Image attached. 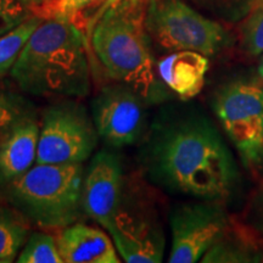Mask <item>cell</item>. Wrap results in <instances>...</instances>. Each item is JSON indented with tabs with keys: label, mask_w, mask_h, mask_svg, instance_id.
I'll return each instance as SVG.
<instances>
[{
	"label": "cell",
	"mask_w": 263,
	"mask_h": 263,
	"mask_svg": "<svg viewBox=\"0 0 263 263\" xmlns=\"http://www.w3.org/2000/svg\"><path fill=\"white\" fill-rule=\"evenodd\" d=\"M118 2H121V0H106V2L104 3L103 5L100 6V8H99V10L97 12H95V15L93 16V17H91V20H90V22H89V34H90V31H91V28H93V26H94V24L95 22H97V20L100 17V15L103 14V12L105 11V10H106L107 8H110L111 5H114V4H116V3H118Z\"/></svg>",
	"instance_id": "d4e9b609"
},
{
	"label": "cell",
	"mask_w": 263,
	"mask_h": 263,
	"mask_svg": "<svg viewBox=\"0 0 263 263\" xmlns=\"http://www.w3.org/2000/svg\"><path fill=\"white\" fill-rule=\"evenodd\" d=\"M64 263L121 262L115 242L104 230L74 222L60 229L57 236Z\"/></svg>",
	"instance_id": "7c38bea8"
},
{
	"label": "cell",
	"mask_w": 263,
	"mask_h": 263,
	"mask_svg": "<svg viewBox=\"0 0 263 263\" xmlns=\"http://www.w3.org/2000/svg\"><path fill=\"white\" fill-rule=\"evenodd\" d=\"M31 222L16 207L0 205V263H11L29 236Z\"/></svg>",
	"instance_id": "9a60e30c"
},
{
	"label": "cell",
	"mask_w": 263,
	"mask_h": 263,
	"mask_svg": "<svg viewBox=\"0 0 263 263\" xmlns=\"http://www.w3.org/2000/svg\"><path fill=\"white\" fill-rule=\"evenodd\" d=\"M213 110L223 129L256 174H263V87L251 82H232L217 91Z\"/></svg>",
	"instance_id": "8992f818"
},
{
	"label": "cell",
	"mask_w": 263,
	"mask_h": 263,
	"mask_svg": "<svg viewBox=\"0 0 263 263\" xmlns=\"http://www.w3.org/2000/svg\"><path fill=\"white\" fill-rule=\"evenodd\" d=\"M203 263H232V262H257V249L251 240L240 235L233 236L230 229L221 240L216 242L202 256Z\"/></svg>",
	"instance_id": "2e32d148"
},
{
	"label": "cell",
	"mask_w": 263,
	"mask_h": 263,
	"mask_svg": "<svg viewBox=\"0 0 263 263\" xmlns=\"http://www.w3.org/2000/svg\"><path fill=\"white\" fill-rule=\"evenodd\" d=\"M33 16L22 0H0V37Z\"/></svg>",
	"instance_id": "7402d4cb"
},
{
	"label": "cell",
	"mask_w": 263,
	"mask_h": 263,
	"mask_svg": "<svg viewBox=\"0 0 263 263\" xmlns=\"http://www.w3.org/2000/svg\"><path fill=\"white\" fill-rule=\"evenodd\" d=\"M32 115L31 105L24 97L0 88V138Z\"/></svg>",
	"instance_id": "d6986e66"
},
{
	"label": "cell",
	"mask_w": 263,
	"mask_h": 263,
	"mask_svg": "<svg viewBox=\"0 0 263 263\" xmlns=\"http://www.w3.org/2000/svg\"><path fill=\"white\" fill-rule=\"evenodd\" d=\"M107 233L118 255L127 263H160L164 251V235L159 222L145 210L124 205L123 199Z\"/></svg>",
	"instance_id": "30bf717a"
},
{
	"label": "cell",
	"mask_w": 263,
	"mask_h": 263,
	"mask_svg": "<svg viewBox=\"0 0 263 263\" xmlns=\"http://www.w3.org/2000/svg\"><path fill=\"white\" fill-rule=\"evenodd\" d=\"M144 99L123 83L108 84L91 104V118L99 137L112 147L133 145L145 126Z\"/></svg>",
	"instance_id": "9c48e42d"
},
{
	"label": "cell",
	"mask_w": 263,
	"mask_h": 263,
	"mask_svg": "<svg viewBox=\"0 0 263 263\" xmlns=\"http://www.w3.org/2000/svg\"><path fill=\"white\" fill-rule=\"evenodd\" d=\"M10 74L20 89L34 97L84 98L91 87L87 38L73 22L43 20Z\"/></svg>",
	"instance_id": "7a4b0ae2"
},
{
	"label": "cell",
	"mask_w": 263,
	"mask_h": 263,
	"mask_svg": "<svg viewBox=\"0 0 263 263\" xmlns=\"http://www.w3.org/2000/svg\"><path fill=\"white\" fill-rule=\"evenodd\" d=\"M18 263H64L57 238L48 233L34 232L17 256Z\"/></svg>",
	"instance_id": "ac0fdd59"
},
{
	"label": "cell",
	"mask_w": 263,
	"mask_h": 263,
	"mask_svg": "<svg viewBox=\"0 0 263 263\" xmlns=\"http://www.w3.org/2000/svg\"><path fill=\"white\" fill-rule=\"evenodd\" d=\"M241 47L248 54H263V0H256L241 28Z\"/></svg>",
	"instance_id": "44dd1931"
},
{
	"label": "cell",
	"mask_w": 263,
	"mask_h": 263,
	"mask_svg": "<svg viewBox=\"0 0 263 263\" xmlns=\"http://www.w3.org/2000/svg\"><path fill=\"white\" fill-rule=\"evenodd\" d=\"M47 2H48V0H47Z\"/></svg>",
	"instance_id": "83f0119b"
},
{
	"label": "cell",
	"mask_w": 263,
	"mask_h": 263,
	"mask_svg": "<svg viewBox=\"0 0 263 263\" xmlns=\"http://www.w3.org/2000/svg\"><path fill=\"white\" fill-rule=\"evenodd\" d=\"M145 27L151 41L167 50L213 57L232 42L226 28L183 0H147Z\"/></svg>",
	"instance_id": "5b68a950"
},
{
	"label": "cell",
	"mask_w": 263,
	"mask_h": 263,
	"mask_svg": "<svg viewBox=\"0 0 263 263\" xmlns=\"http://www.w3.org/2000/svg\"><path fill=\"white\" fill-rule=\"evenodd\" d=\"M105 2L106 0H48L35 15L44 20L57 18L76 24L82 12L93 6H101Z\"/></svg>",
	"instance_id": "ffe728a7"
},
{
	"label": "cell",
	"mask_w": 263,
	"mask_h": 263,
	"mask_svg": "<svg viewBox=\"0 0 263 263\" xmlns=\"http://www.w3.org/2000/svg\"><path fill=\"white\" fill-rule=\"evenodd\" d=\"M147 0H121L107 8L90 31L91 48L111 80L133 88L147 104L167 99L145 27Z\"/></svg>",
	"instance_id": "3957f363"
},
{
	"label": "cell",
	"mask_w": 263,
	"mask_h": 263,
	"mask_svg": "<svg viewBox=\"0 0 263 263\" xmlns=\"http://www.w3.org/2000/svg\"><path fill=\"white\" fill-rule=\"evenodd\" d=\"M83 176L82 163H35L9 184V199L34 226L60 230L83 212Z\"/></svg>",
	"instance_id": "277c9868"
},
{
	"label": "cell",
	"mask_w": 263,
	"mask_h": 263,
	"mask_svg": "<svg viewBox=\"0 0 263 263\" xmlns=\"http://www.w3.org/2000/svg\"><path fill=\"white\" fill-rule=\"evenodd\" d=\"M154 183L173 193L223 201L235 188L238 168L218 130L202 117H185L157 127L143 151Z\"/></svg>",
	"instance_id": "6da1fadb"
},
{
	"label": "cell",
	"mask_w": 263,
	"mask_h": 263,
	"mask_svg": "<svg viewBox=\"0 0 263 263\" xmlns=\"http://www.w3.org/2000/svg\"><path fill=\"white\" fill-rule=\"evenodd\" d=\"M256 217H257V224L261 228L259 230L263 232V189L256 199Z\"/></svg>",
	"instance_id": "cb8c5ba5"
},
{
	"label": "cell",
	"mask_w": 263,
	"mask_h": 263,
	"mask_svg": "<svg viewBox=\"0 0 263 263\" xmlns=\"http://www.w3.org/2000/svg\"><path fill=\"white\" fill-rule=\"evenodd\" d=\"M258 74H259V77H261L263 80V58H262V60H261V62H259V66H258Z\"/></svg>",
	"instance_id": "4316f807"
},
{
	"label": "cell",
	"mask_w": 263,
	"mask_h": 263,
	"mask_svg": "<svg viewBox=\"0 0 263 263\" xmlns=\"http://www.w3.org/2000/svg\"><path fill=\"white\" fill-rule=\"evenodd\" d=\"M99 134L87 110L66 100L43 114L35 163H83L93 155Z\"/></svg>",
	"instance_id": "52a82bcc"
},
{
	"label": "cell",
	"mask_w": 263,
	"mask_h": 263,
	"mask_svg": "<svg viewBox=\"0 0 263 263\" xmlns=\"http://www.w3.org/2000/svg\"><path fill=\"white\" fill-rule=\"evenodd\" d=\"M22 3L31 10L33 15H35L38 12V10L47 3V0H22Z\"/></svg>",
	"instance_id": "484cf974"
},
{
	"label": "cell",
	"mask_w": 263,
	"mask_h": 263,
	"mask_svg": "<svg viewBox=\"0 0 263 263\" xmlns=\"http://www.w3.org/2000/svg\"><path fill=\"white\" fill-rule=\"evenodd\" d=\"M223 18L236 20L248 15L256 0H190Z\"/></svg>",
	"instance_id": "603a6c76"
},
{
	"label": "cell",
	"mask_w": 263,
	"mask_h": 263,
	"mask_svg": "<svg viewBox=\"0 0 263 263\" xmlns=\"http://www.w3.org/2000/svg\"><path fill=\"white\" fill-rule=\"evenodd\" d=\"M156 68L167 89L182 100H190L202 90L210 61L201 52L180 50L161 59Z\"/></svg>",
	"instance_id": "5bb4252c"
},
{
	"label": "cell",
	"mask_w": 263,
	"mask_h": 263,
	"mask_svg": "<svg viewBox=\"0 0 263 263\" xmlns=\"http://www.w3.org/2000/svg\"><path fill=\"white\" fill-rule=\"evenodd\" d=\"M41 123L34 115L0 138V180L10 184L37 162Z\"/></svg>",
	"instance_id": "4fadbf2b"
},
{
	"label": "cell",
	"mask_w": 263,
	"mask_h": 263,
	"mask_svg": "<svg viewBox=\"0 0 263 263\" xmlns=\"http://www.w3.org/2000/svg\"><path fill=\"white\" fill-rule=\"evenodd\" d=\"M44 18L33 15L11 32L0 37V76L11 71L22 48Z\"/></svg>",
	"instance_id": "e0dca14e"
},
{
	"label": "cell",
	"mask_w": 263,
	"mask_h": 263,
	"mask_svg": "<svg viewBox=\"0 0 263 263\" xmlns=\"http://www.w3.org/2000/svg\"><path fill=\"white\" fill-rule=\"evenodd\" d=\"M116 154H95L83 176L82 209L89 218L108 230L123 199V172Z\"/></svg>",
	"instance_id": "8fae6325"
},
{
	"label": "cell",
	"mask_w": 263,
	"mask_h": 263,
	"mask_svg": "<svg viewBox=\"0 0 263 263\" xmlns=\"http://www.w3.org/2000/svg\"><path fill=\"white\" fill-rule=\"evenodd\" d=\"M230 229L222 201L201 200L177 207L171 216L170 263H194Z\"/></svg>",
	"instance_id": "ba28073f"
}]
</instances>
